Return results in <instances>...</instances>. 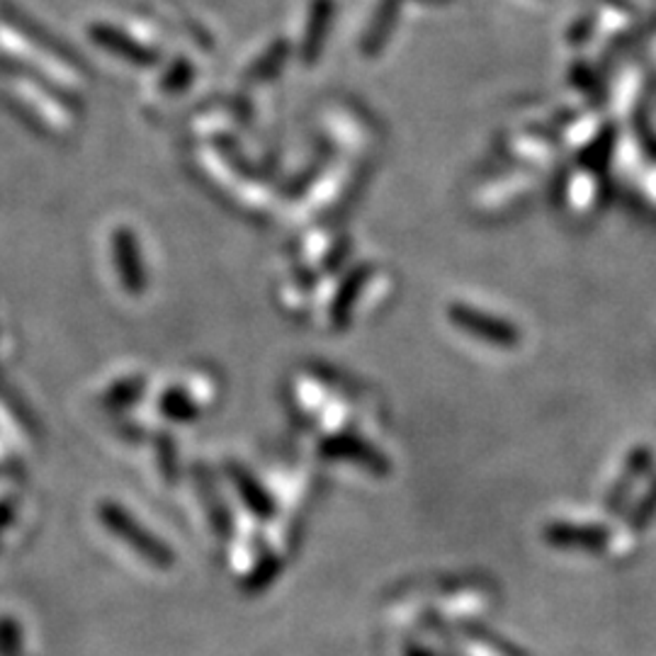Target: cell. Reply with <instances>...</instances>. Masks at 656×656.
<instances>
[{
    "label": "cell",
    "mask_w": 656,
    "mask_h": 656,
    "mask_svg": "<svg viewBox=\"0 0 656 656\" xmlns=\"http://www.w3.org/2000/svg\"><path fill=\"white\" fill-rule=\"evenodd\" d=\"M100 518L112 535H118L122 543L130 545L134 552H140V555L146 562H152L154 567H160V569L170 567L173 564L170 547L160 543L156 535L148 533L144 525L136 523V518L126 513L124 509H120L118 503H110V501L102 503Z\"/></svg>",
    "instance_id": "cell-1"
},
{
    "label": "cell",
    "mask_w": 656,
    "mask_h": 656,
    "mask_svg": "<svg viewBox=\"0 0 656 656\" xmlns=\"http://www.w3.org/2000/svg\"><path fill=\"white\" fill-rule=\"evenodd\" d=\"M545 543L559 549L603 552L610 545V531L603 525H579V523H549L545 527Z\"/></svg>",
    "instance_id": "cell-2"
},
{
    "label": "cell",
    "mask_w": 656,
    "mask_h": 656,
    "mask_svg": "<svg viewBox=\"0 0 656 656\" xmlns=\"http://www.w3.org/2000/svg\"><path fill=\"white\" fill-rule=\"evenodd\" d=\"M652 465H654V453L649 451V447H637V451L630 455L625 471L620 475V479L615 481V487L610 489V493L605 497V511L610 515H620L625 511L630 493H632V489L637 487V479H642L644 475H647V471L652 469Z\"/></svg>",
    "instance_id": "cell-3"
},
{
    "label": "cell",
    "mask_w": 656,
    "mask_h": 656,
    "mask_svg": "<svg viewBox=\"0 0 656 656\" xmlns=\"http://www.w3.org/2000/svg\"><path fill=\"white\" fill-rule=\"evenodd\" d=\"M451 316L455 319V324L459 329L475 333V336L485 338V341H493V343H501V345H509V343L515 341V331L509 324H503V321H499V319H491V316L471 312V309H463V307L453 309Z\"/></svg>",
    "instance_id": "cell-4"
},
{
    "label": "cell",
    "mask_w": 656,
    "mask_h": 656,
    "mask_svg": "<svg viewBox=\"0 0 656 656\" xmlns=\"http://www.w3.org/2000/svg\"><path fill=\"white\" fill-rule=\"evenodd\" d=\"M114 256H118L120 275L130 292L144 290V268L140 263V248L130 232H120L114 236Z\"/></svg>",
    "instance_id": "cell-5"
},
{
    "label": "cell",
    "mask_w": 656,
    "mask_h": 656,
    "mask_svg": "<svg viewBox=\"0 0 656 656\" xmlns=\"http://www.w3.org/2000/svg\"><path fill=\"white\" fill-rule=\"evenodd\" d=\"M326 453L333 457H351L355 463H360L370 469H382L385 459L379 457L373 447L363 445L360 441H348V437H336V441L326 443Z\"/></svg>",
    "instance_id": "cell-6"
},
{
    "label": "cell",
    "mask_w": 656,
    "mask_h": 656,
    "mask_svg": "<svg viewBox=\"0 0 656 656\" xmlns=\"http://www.w3.org/2000/svg\"><path fill=\"white\" fill-rule=\"evenodd\" d=\"M232 477L236 481V489L244 493L246 503L251 505L253 511L260 513V515H268L273 511V503L268 499V493L258 487V481H253L244 469H232Z\"/></svg>",
    "instance_id": "cell-7"
},
{
    "label": "cell",
    "mask_w": 656,
    "mask_h": 656,
    "mask_svg": "<svg viewBox=\"0 0 656 656\" xmlns=\"http://www.w3.org/2000/svg\"><path fill=\"white\" fill-rule=\"evenodd\" d=\"M98 40H100L102 44H108L110 49L120 52L122 56H126V59H132V62H136V64H152V62H154L152 52H146L144 47H140V44H134L132 40L122 37V34H118V32L98 30Z\"/></svg>",
    "instance_id": "cell-8"
},
{
    "label": "cell",
    "mask_w": 656,
    "mask_h": 656,
    "mask_svg": "<svg viewBox=\"0 0 656 656\" xmlns=\"http://www.w3.org/2000/svg\"><path fill=\"white\" fill-rule=\"evenodd\" d=\"M656 518V479L652 481V487L644 493L642 501H637L635 509L627 515V527L632 533H642L647 531L652 521Z\"/></svg>",
    "instance_id": "cell-9"
},
{
    "label": "cell",
    "mask_w": 656,
    "mask_h": 656,
    "mask_svg": "<svg viewBox=\"0 0 656 656\" xmlns=\"http://www.w3.org/2000/svg\"><path fill=\"white\" fill-rule=\"evenodd\" d=\"M329 15H331V3L329 0H319L314 5V18L312 25H309V37H307V56L312 59L314 52H319L321 40H324V30L329 25Z\"/></svg>",
    "instance_id": "cell-10"
},
{
    "label": "cell",
    "mask_w": 656,
    "mask_h": 656,
    "mask_svg": "<svg viewBox=\"0 0 656 656\" xmlns=\"http://www.w3.org/2000/svg\"><path fill=\"white\" fill-rule=\"evenodd\" d=\"M471 637H475L477 642H481L485 644V647H489V649H493V652H499L501 656H527L523 649H518L515 644H511L509 640H503L501 635H497V632H491V630H487V627H481V625H467L465 627Z\"/></svg>",
    "instance_id": "cell-11"
},
{
    "label": "cell",
    "mask_w": 656,
    "mask_h": 656,
    "mask_svg": "<svg viewBox=\"0 0 656 656\" xmlns=\"http://www.w3.org/2000/svg\"><path fill=\"white\" fill-rule=\"evenodd\" d=\"M160 409H164L166 416L176 421H190L198 416V409H194L192 401L186 394H180V391H168L164 401H160Z\"/></svg>",
    "instance_id": "cell-12"
}]
</instances>
